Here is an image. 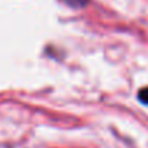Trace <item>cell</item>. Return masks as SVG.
<instances>
[{"label": "cell", "instance_id": "1", "mask_svg": "<svg viewBox=\"0 0 148 148\" xmlns=\"http://www.w3.org/2000/svg\"><path fill=\"white\" fill-rule=\"evenodd\" d=\"M62 1L71 7H82L86 4V0H62Z\"/></svg>", "mask_w": 148, "mask_h": 148}, {"label": "cell", "instance_id": "2", "mask_svg": "<svg viewBox=\"0 0 148 148\" xmlns=\"http://www.w3.org/2000/svg\"><path fill=\"white\" fill-rule=\"evenodd\" d=\"M138 99H140L143 103L148 105V86L144 88V89H141V91L138 92Z\"/></svg>", "mask_w": 148, "mask_h": 148}]
</instances>
